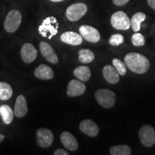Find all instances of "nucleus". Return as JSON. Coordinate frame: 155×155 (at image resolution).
Instances as JSON below:
<instances>
[{"mask_svg":"<svg viewBox=\"0 0 155 155\" xmlns=\"http://www.w3.org/2000/svg\"><path fill=\"white\" fill-rule=\"evenodd\" d=\"M147 3L151 8L155 10V0H147Z\"/></svg>","mask_w":155,"mask_h":155,"instance_id":"nucleus-30","label":"nucleus"},{"mask_svg":"<svg viewBox=\"0 0 155 155\" xmlns=\"http://www.w3.org/2000/svg\"><path fill=\"white\" fill-rule=\"evenodd\" d=\"M21 58L25 63H31L38 57V51L32 44L25 43L20 51Z\"/></svg>","mask_w":155,"mask_h":155,"instance_id":"nucleus-10","label":"nucleus"},{"mask_svg":"<svg viewBox=\"0 0 155 155\" xmlns=\"http://www.w3.org/2000/svg\"><path fill=\"white\" fill-rule=\"evenodd\" d=\"M112 64L120 75H121V76L126 75L127 73V65L123 61H121L119 58H114L113 61H112Z\"/></svg>","mask_w":155,"mask_h":155,"instance_id":"nucleus-25","label":"nucleus"},{"mask_svg":"<svg viewBox=\"0 0 155 155\" xmlns=\"http://www.w3.org/2000/svg\"><path fill=\"white\" fill-rule=\"evenodd\" d=\"M61 41L71 45H80L83 42V38L81 35L76 33L75 32H65L61 35Z\"/></svg>","mask_w":155,"mask_h":155,"instance_id":"nucleus-17","label":"nucleus"},{"mask_svg":"<svg viewBox=\"0 0 155 155\" xmlns=\"http://www.w3.org/2000/svg\"><path fill=\"white\" fill-rule=\"evenodd\" d=\"M124 42V38L121 34L112 35L108 40V43L112 46H119Z\"/></svg>","mask_w":155,"mask_h":155,"instance_id":"nucleus-27","label":"nucleus"},{"mask_svg":"<svg viewBox=\"0 0 155 155\" xmlns=\"http://www.w3.org/2000/svg\"><path fill=\"white\" fill-rule=\"evenodd\" d=\"M103 75L108 83L116 84L119 81L120 75L115 68L110 65H105L102 71Z\"/></svg>","mask_w":155,"mask_h":155,"instance_id":"nucleus-15","label":"nucleus"},{"mask_svg":"<svg viewBox=\"0 0 155 155\" xmlns=\"http://www.w3.org/2000/svg\"><path fill=\"white\" fill-rule=\"evenodd\" d=\"M81 35L86 41L96 43L101 39V35L98 30L90 25H82L79 28Z\"/></svg>","mask_w":155,"mask_h":155,"instance_id":"nucleus-9","label":"nucleus"},{"mask_svg":"<svg viewBox=\"0 0 155 155\" xmlns=\"http://www.w3.org/2000/svg\"><path fill=\"white\" fill-rule=\"evenodd\" d=\"M79 129L83 134L91 137H96L99 133V127L91 119H85L81 121Z\"/></svg>","mask_w":155,"mask_h":155,"instance_id":"nucleus-12","label":"nucleus"},{"mask_svg":"<svg viewBox=\"0 0 155 155\" xmlns=\"http://www.w3.org/2000/svg\"><path fill=\"white\" fill-rule=\"evenodd\" d=\"M28 111V104L24 96L20 95L17 97L15 102L14 114L17 118H22L26 115Z\"/></svg>","mask_w":155,"mask_h":155,"instance_id":"nucleus-16","label":"nucleus"},{"mask_svg":"<svg viewBox=\"0 0 155 155\" xmlns=\"http://www.w3.org/2000/svg\"><path fill=\"white\" fill-rule=\"evenodd\" d=\"M13 94V90L9 83L0 82V100L7 101L9 99Z\"/></svg>","mask_w":155,"mask_h":155,"instance_id":"nucleus-24","label":"nucleus"},{"mask_svg":"<svg viewBox=\"0 0 155 155\" xmlns=\"http://www.w3.org/2000/svg\"><path fill=\"white\" fill-rule=\"evenodd\" d=\"M54 135L50 129L41 128L37 131V143L41 148H48L53 144Z\"/></svg>","mask_w":155,"mask_h":155,"instance_id":"nucleus-8","label":"nucleus"},{"mask_svg":"<svg viewBox=\"0 0 155 155\" xmlns=\"http://www.w3.org/2000/svg\"><path fill=\"white\" fill-rule=\"evenodd\" d=\"M88 7L83 3H75L69 6L65 12V16L71 22H76L86 14Z\"/></svg>","mask_w":155,"mask_h":155,"instance_id":"nucleus-6","label":"nucleus"},{"mask_svg":"<svg viewBox=\"0 0 155 155\" xmlns=\"http://www.w3.org/2000/svg\"><path fill=\"white\" fill-rule=\"evenodd\" d=\"M124 63L131 71L137 74H144L150 68V60L138 53H129L124 57Z\"/></svg>","mask_w":155,"mask_h":155,"instance_id":"nucleus-1","label":"nucleus"},{"mask_svg":"<svg viewBox=\"0 0 155 155\" xmlns=\"http://www.w3.org/2000/svg\"><path fill=\"white\" fill-rule=\"evenodd\" d=\"M75 77L83 82H87L91 77V71L88 66L81 65L77 67L73 71Z\"/></svg>","mask_w":155,"mask_h":155,"instance_id":"nucleus-19","label":"nucleus"},{"mask_svg":"<svg viewBox=\"0 0 155 155\" xmlns=\"http://www.w3.org/2000/svg\"><path fill=\"white\" fill-rule=\"evenodd\" d=\"M95 98L101 106L105 108H111L116 104V94L106 88H101L95 93Z\"/></svg>","mask_w":155,"mask_h":155,"instance_id":"nucleus-2","label":"nucleus"},{"mask_svg":"<svg viewBox=\"0 0 155 155\" xmlns=\"http://www.w3.org/2000/svg\"><path fill=\"white\" fill-rule=\"evenodd\" d=\"M61 141L63 145L69 151H76L78 143L74 135L68 131H64L61 135Z\"/></svg>","mask_w":155,"mask_h":155,"instance_id":"nucleus-14","label":"nucleus"},{"mask_svg":"<svg viewBox=\"0 0 155 155\" xmlns=\"http://www.w3.org/2000/svg\"><path fill=\"white\" fill-rule=\"evenodd\" d=\"M22 22V14L17 9H12L7 14L4 22V28L9 33H13L18 30Z\"/></svg>","mask_w":155,"mask_h":155,"instance_id":"nucleus-4","label":"nucleus"},{"mask_svg":"<svg viewBox=\"0 0 155 155\" xmlns=\"http://www.w3.org/2000/svg\"><path fill=\"white\" fill-rule=\"evenodd\" d=\"M111 24L114 29L118 30H127L131 28L130 19L122 11H118L112 15Z\"/></svg>","mask_w":155,"mask_h":155,"instance_id":"nucleus-5","label":"nucleus"},{"mask_svg":"<svg viewBox=\"0 0 155 155\" xmlns=\"http://www.w3.org/2000/svg\"><path fill=\"white\" fill-rule=\"evenodd\" d=\"M51 2H63L64 0H50Z\"/></svg>","mask_w":155,"mask_h":155,"instance_id":"nucleus-32","label":"nucleus"},{"mask_svg":"<svg viewBox=\"0 0 155 155\" xmlns=\"http://www.w3.org/2000/svg\"><path fill=\"white\" fill-rule=\"evenodd\" d=\"M141 143L146 147H152L155 144V129L151 125H144L139 132Z\"/></svg>","mask_w":155,"mask_h":155,"instance_id":"nucleus-7","label":"nucleus"},{"mask_svg":"<svg viewBox=\"0 0 155 155\" xmlns=\"http://www.w3.org/2000/svg\"><path fill=\"white\" fill-rule=\"evenodd\" d=\"M95 55L91 50L81 49L78 52V61L81 63H90L94 61Z\"/></svg>","mask_w":155,"mask_h":155,"instance_id":"nucleus-22","label":"nucleus"},{"mask_svg":"<svg viewBox=\"0 0 155 155\" xmlns=\"http://www.w3.org/2000/svg\"><path fill=\"white\" fill-rule=\"evenodd\" d=\"M5 139V136L2 134H0V143L2 142V141Z\"/></svg>","mask_w":155,"mask_h":155,"instance_id":"nucleus-31","label":"nucleus"},{"mask_svg":"<svg viewBox=\"0 0 155 155\" xmlns=\"http://www.w3.org/2000/svg\"><path fill=\"white\" fill-rule=\"evenodd\" d=\"M54 155H68V152L66 151L63 150V149H58L54 152Z\"/></svg>","mask_w":155,"mask_h":155,"instance_id":"nucleus-29","label":"nucleus"},{"mask_svg":"<svg viewBox=\"0 0 155 155\" xmlns=\"http://www.w3.org/2000/svg\"><path fill=\"white\" fill-rule=\"evenodd\" d=\"M146 19V15L143 12H137L133 15L131 20V27L134 32H139L141 30V23Z\"/></svg>","mask_w":155,"mask_h":155,"instance_id":"nucleus-21","label":"nucleus"},{"mask_svg":"<svg viewBox=\"0 0 155 155\" xmlns=\"http://www.w3.org/2000/svg\"><path fill=\"white\" fill-rule=\"evenodd\" d=\"M131 42L136 47H141L145 44L144 37L138 32H135L131 36Z\"/></svg>","mask_w":155,"mask_h":155,"instance_id":"nucleus-26","label":"nucleus"},{"mask_svg":"<svg viewBox=\"0 0 155 155\" xmlns=\"http://www.w3.org/2000/svg\"><path fill=\"white\" fill-rule=\"evenodd\" d=\"M109 152L111 155H130L131 154V150L128 145L120 144L111 147Z\"/></svg>","mask_w":155,"mask_h":155,"instance_id":"nucleus-23","label":"nucleus"},{"mask_svg":"<svg viewBox=\"0 0 155 155\" xmlns=\"http://www.w3.org/2000/svg\"><path fill=\"white\" fill-rule=\"evenodd\" d=\"M58 23L54 17H48L45 18L39 27V33L44 38L50 40L58 33Z\"/></svg>","mask_w":155,"mask_h":155,"instance_id":"nucleus-3","label":"nucleus"},{"mask_svg":"<svg viewBox=\"0 0 155 155\" xmlns=\"http://www.w3.org/2000/svg\"><path fill=\"white\" fill-rule=\"evenodd\" d=\"M129 1L130 0H113V3L118 7H121V6L127 5Z\"/></svg>","mask_w":155,"mask_h":155,"instance_id":"nucleus-28","label":"nucleus"},{"mask_svg":"<svg viewBox=\"0 0 155 155\" xmlns=\"http://www.w3.org/2000/svg\"><path fill=\"white\" fill-rule=\"evenodd\" d=\"M86 87L80 80H71L68 83L67 95L69 97L80 96L86 92Z\"/></svg>","mask_w":155,"mask_h":155,"instance_id":"nucleus-11","label":"nucleus"},{"mask_svg":"<svg viewBox=\"0 0 155 155\" xmlns=\"http://www.w3.org/2000/svg\"><path fill=\"white\" fill-rule=\"evenodd\" d=\"M0 115L2 118L4 123L5 124H9L14 119L15 114L10 106L8 105H2L0 106Z\"/></svg>","mask_w":155,"mask_h":155,"instance_id":"nucleus-20","label":"nucleus"},{"mask_svg":"<svg viewBox=\"0 0 155 155\" xmlns=\"http://www.w3.org/2000/svg\"><path fill=\"white\" fill-rule=\"evenodd\" d=\"M40 50L42 56L45 58L46 61L53 64L58 63V58L53 48L46 42L42 41L40 43Z\"/></svg>","mask_w":155,"mask_h":155,"instance_id":"nucleus-13","label":"nucleus"},{"mask_svg":"<svg viewBox=\"0 0 155 155\" xmlns=\"http://www.w3.org/2000/svg\"><path fill=\"white\" fill-rule=\"evenodd\" d=\"M35 75L42 80H51L54 77V72L51 68L42 64L35 70Z\"/></svg>","mask_w":155,"mask_h":155,"instance_id":"nucleus-18","label":"nucleus"}]
</instances>
